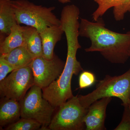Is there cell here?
Masks as SVG:
<instances>
[{
	"label": "cell",
	"instance_id": "obj_1",
	"mask_svg": "<svg viewBox=\"0 0 130 130\" xmlns=\"http://www.w3.org/2000/svg\"><path fill=\"white\" fill-rule=\"evenodd\" d=\"M79 35L90 40V46L85 49L86 52H99L113 64H124L130 58V31L120 33L110 30L101 18L94 22L81 18Z\"/></svg>",
	"mask_w": 130,
	"mask_h": 130
},
{
	"label": "cell",
	"instance_id": "obj_2",
	"mask_svg": "<svg viewBox=\"0 0 130 130\" xmlns=\"http://www.w3.org/2000/svg\"><path fill=\"white\" fill-rule=\"evenodd\" d=\"M67 53L63 72L59 78L49 86L42 89L43 97L54 108L59 107L73 96L71 89L73 75H77L83 69L77 60L76 54L81 47L77 40L67 41Z\"/></svg>",
	"mask_w": 130,
	"mask_h": 130
},
{
	"label": "cell",
	"instance_id": "obj_3",
	"mask_svg": "<svg viewBox=\"0 0 130 130\" xmlns=\"http://www.w3.org/2000/svg\"><path fill=\"white\" fill-rule=\"evenodd\" d=\"M105 97L118 98L122 101V106H128L130 100V68L119 76H112L107 74L99 81L92 92L78 96L80 103L86 109L95 101Z\"/></svg>",
	"mask_w": 130,
	"mask_h": 130
},
{
	"label": "cell",
	"instance_id": "obj_4",
	"mask_svg": "<svg viewBox=\"0 0 130 130\" xmlns=\"http://www.w3.org/2000/svg\"><path fill=\"white\" fill-rule=\"evenodd\" d=\"M10 3L18 24L34 27L39 33L48 27L61 25L60 19L53 13L55 7L36 5L28 0H11Z\"/></svg>",
	"mask_w": 130,
	"mask_h": 130
},
{
	"label": "cell",
	"instance_id": "obj_5",
	"mask_svg": "<svg viewBox=\"0 0 130 130\" xmlns=\"http://www.w3.org/2000/svg\"><path fill=\"white\" fill-rule=\"evenodd\" d=\"M41 88L34 85L19 102L21 117L31 119L40 123L41 130H49L55 109L43 96Z\"/></svg>",
	"mask_w": 130,
	"mask_h": 130
},
{
	"label": "cell",
	"instance_id": "obj_6",
	"mask_svg": "<svg viewBox=\"0 0 130 130\" xmlns=\"http://www.w3.org/2000/svg\"><path fill=\"white\" fill-rule=\"evenodd\" d=\"M88 109L82 106L78 96H73L59 107L57 113L52 118L49 130L85 129L84 120Z\"/></svg>",
	"mask_w": 130,
	"mask_h": 130
},
{
	"label": "cell",
	"instance_id": "obj_7",
	"mask_svg": "<svg viewBox=\"0 0 130 130\" xmlns=\"http://www.w3.org/2000/svg\"><path fill=\"white\" fill-rule=\"evenodd\" d=\"M30 64L14 70L0 81L1 96L19 102L23 99L34 85Z\"/></svg>",
	"mask_w": 130,
	"mask_h": 130
},
{
	"label": "cell",
	"instance_id": "obj_8",
	"mask_svg": "<svg viewBox=\"0 0 130 130\" xmlns=\"http://www.w3.org/2000/svg\"><path fill=\"white\" fill-rule=\"evenodd\" d=\"M66 62L54 55L51 60H47L43 56L36 57L30 64L34 85L42 89L49 86L58 79L63 72Z\"/></svg>",
	"mask_w": 130,
	"mask_h": 130
},
{
	"label": "cell",
	"instance_id": "obj_9",
	"mask_svg": "<svg viewBox=\"0 0 130 130\" xmlns=\"http://www.w3.org/2000/svg\"><path fill=\"white\" fill-rule=\"evenodd\" d=\"M112 97H105L95 101L88 108L84 121L86 130H105L106 111Z\"/></svg>",
	"mask_w": 130,
	"mask_h": 130
},
{
	"label": "cell",
	"instance_id": "obj_10",
	"mask_svg": "<svg viewBox=\"0 0 130 130\" xmlns=\"http://www.w3.org/2000/svg\"><path fill=\"white\" fill-rule=\"evenodd\" d=\"M97 8L92 14L94 21L101 18L108 10L113 8V17L116 21H122L125 14L130 12V0H94Z\"/></svg>",
	"mask_w": 130,
	"mask_h": 130
},
{
	"label": "cell",
	"instance_id": "obj_11",
	"mask_svg": "<svg viewBox=\"0 0 130 130\" xmlns=\"http://www.w3.org/2000/svg\"><path fill=\"white\" fill-rule=\"evenodd\" d=\"M64 31L61 25L48 27L40 34L42 43V56L51 60L54 55V49L58 42L61 40Z\"/></svg>",
	"mask_w": 130,
	"mask_h": 130
},
{
	"label": "cell",
	"instance_id": "obj_12",
	"mask_svg": "<svg viewBox=\"0 0 130 130\" xmlns=\"http://www.w3.org/2000/svg\"><path fill=\"white\" fill-rule=\"evenodd\" d=\"M0 106V126L3 127L15 123L21 117L20 102L5 98Z\"/></svg>",
	"mask_w": 130,
	"mask_h": 130
},
{
	"label": "cell",
	"instance_id": "obj_13",
	"mask_svg": "<svg viewBox=\"0 0 130 130\" xmlns=\"http://www.w3.org/2000/svg\"><path fill=\"white\" fill-rule=\"evenodd\" d=\"M25 46L34 58L42 56V38L38 31L31 26H22Z\"/></svg>",
	"mask_w": 130,
	"mask_h": 130
},
{
	"label": "cell",
	"instance_id": "obj_14",
	"mask_svg": "<svg viewBox=\"0 0 130 130\" xmlns=\"http://www.w3.org/2000/svg\"><path fill=\"white\" fill-rule=\"evenodd\" d=\"M16 14L10 1L0 0V32L8 36L12 27L17 24Z\"/></svg>",
	"mask_w": 130,
	"mask_h": 130
},
{
	"label": "cell",
	"instance_id": "obj_15",
	"mask_svg": "<svg viewBox=\"0 0 130 130\" xmlns=\"http://www.w3.org/2000/svg\"><path fill=\"white\" fill-rule=\"evenodd\" d=\"M1 56L16 69L30 64L35 59L24 46L16 48Z\"/></svg>",
	"mask_w": 130,
	"mask_h": 130
},
{
	"label": "cell",
	"instance_id": "obj_16",
	"mask_svg": "<svg viewBox=\"0 0 130 130\" xmlns=\"http://www.w3.org/2000/svg\"><path fill=\"white\" fill-rule=\"evenodd\" d=\"M24 44L23 28L17 24L12 27L10 34L1 42V55L7 54L16 48L23 46Z\"/></svg>",
	"mask_w": 130,
	"mask_h": 130
},
{
	"label": "cell",
	"instance_id": "obj_17",
	"mask_svg": "<svg viewBox=\"0 0 130 130\" xmlns=\"http://www.w3.org/2000/svg\"><path fill=\"white\" fill-rule=\"evenodd\" d=\"M41 124L31 119L21 118L15 123L8 125L7 130H36L40 129Z\"/></svg>",
	"mask_w": 130,
	"mask_h": 130
},
{
	"label": "cell",
	"instance_id": "obj_18",
	"mask_svg": "<svg viewBox=\"0 0 130 130\" xmlns=\"http://www.w3.org/2000/svg\"><path fill=\"white\" fill-rule=\"evenodd\" d=\"M96 78L94 74L88 71H83L79 76V88L83 89L89 88L95 83Z\"/></svg>",
	"mask_w": 130,
	"mask_h": 130
},
{
	"label": "cell",
	"instance_id": "obj_19",
	"mask_svg": "<svg viewBox=\"0 0 130 130\" xmlns=\"http://www.w3.org/2000/svg\"><path fill=\"white\" fill-rule=\"evenodd\" d=\"M121 121L115 130H130V109L128 106L124 107Z\"/></svg>",
	"mask_w": 130,
	"mask_h": 130
},
{
	"label": "cell",
	"instance_id": "obj_20",
	"mask_svg": "<svg viewBox=\"0 0 130 130\" xmlns=\"http://www.w3.org/2000/svg\"><path fill=\"white\" fill-rule=\"evenodd\" d=\"M16 69V68L9 64L2 56H0V81L7 76L9 73Z\"/></svg>",
	"mask_w": 130,
	"mask_h": 130
},
{
	"label": "cell",
	"instance_id": "obj_21",
	"mask_svg": "<svg viewBox=\"0 0 130 130\" xmlns=\"http://www.w3.org/2000/svg\"><path fill=\"white\" fill-rule=\"evenodd\" d=\"M61 3H67L70 2H71L70 0H58Z\"/></svg>",
	"mask_w": 130,
	"mask_h": 130
},
{
	"label": "cell",
	"instance_id": "obj_22",
	"mask_svg": "<svg viewBox=\"0 0 130 130\" xmlns=\"http://www.w3.org/2000/svg\"><path fill=\"white\" fill-rule=\"evenodd\" d=\"M128 107H129V108L130 109V100L129 102V105H128Z\"/></svg>",
	"mask_w": 130,
	"mask_h": 130
},
{
	"label": "cell",
	"instance_id": "obj_23",
	"mask_svg": "<svg viewBox=\"0 0 130 130\" xmlns=\"http://www.w3.org/2000/svg\"><path fill=\"white\" fill-rule=\"evenodd\" d=\"M2 1H11V0H2Z\"/></svg>",
	"mask_w": 130,
	"mask_h": 130
},
{
	"label": "cell",
	"instance_id": "obj_24",
	"mask_svg": "<svg viewBox=\"0 0 130 130\" xmlns=\"http://www.w3.org/2000/svg\"></svg>",
	"mask_w": 130,
	"mask_h": 130
}]
</instances>
